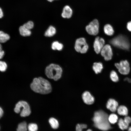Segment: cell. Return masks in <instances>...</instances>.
Returning <instances> with one entry per match:
<instances>
[{
    "mask_svg": "<svg viewBox=\"0 0 131 131\" xmlns=\"http://www.w3.org/2000/svg\"><path fill=\"white\" fill-rule=\"evenodd\" d=\"M21 108H22L20 114L21 116H27L30 114L31 111L30 107L26 102L24 101H19L16 105L14 111L16 113H19L20 111Z\"/></svg>",
    "mask_w": 131,
    "mask_h": 131,
    "instance_id": "5b68a950",
    "label": "cell"
},
{
    "mask_svg": "<svg viewBox=\"0 0 131 131\" xmlns=\"http://www.w3.org/2000/svg\"><path fill=\"white\" fill-rule=\"evenodd\" d=\"M3 16V12L1 8H0V18H2Z\"/></svg>",
    "mask_w": 131,
    "mask_h": 131,
    "instance_id": "d6a6232c",
    "label": "cell"
},
{
    "mask_svg": "<svg viewBox=\"0 0 131 131\" xmlns=\"http://www.w3.org/2000/svg\"><path fill=\"white\" fill-rule=\"evenodd\" d=\"M28 129L29 131H36L38 130V126L35 123H30L28 125Z\"/></svg>",
    "mask_w": 131,
    "mask_h": 131,
    "instance_id": "484cf974",
    "label": "cell"
},
{
    "mask_svg": "<svg viewBox=\"0 0 131 131\" xmlns=\"http://www.w3.org/2000/svg\"><path fill=\"white\" fill-rule=\"evenodd\" d=\"M4 51L1 49V45H0V58L1 59L3 57L4 55Z\"/></svg>",
    "mask_w": 131,
    "mask_h": 131,
    "instance_id": "4dcf8cb0",
    "label": "cell"
},
{
    "mask_svg": "<svg viewBox=\"0 0 131 131\" xmlns=\"http://www.w3.org/2000/svg\"><path fill=\"white\" fill-rule=\"evenodd\" d=\"M49 122L51 127L53 129H57L59 126V123L57 120L55 118L52 117L49 120Z\"/></svg>",
    "mask_w": 131,
    "mask_h": 131,
    "instance_id": "7402d4cb",
    "label": "cell"
},
{
    "mask_svg": "<svg viewBox=\"0 0 131 131\" xmlns=\"http://www.w3.org/2000/svg\"><path fill=\"white\" fill-rule=\"evenodd\" d=\"M124 120L126 123L128 124L131 122V118L129 116H126L124 119Z\"/></svg>",
    "mask_w": 131,
    "mask_h": 131,
    "instance_id": "f546056e",
    "label": "cell"
},
{
    "mask_svg": "<svg viewBox=\"0 0 131 131\" xmlns=\"http://www.w3.org/2000/svg\"><path fill=\"white\" fill-rule=\"evenodd\" d=\"M120 128L122 130L127 129L128 127L129 124L126 123L122 119L120 118L118 121V123Z\"/></svg>",
    "mask_w": 131,
    "mask_h": 131,
    "instance_id": "44dd1931",
    "label": "cell"
},
{
    "mask_svg": "<svg viewBox=\"0 0 131 131\" xmlns=\"http://www.w3.org/2000/svg\"><path fill=\"white\" fill-rule=\"evenodd\" d=\"M102 64L101 62H95L93 63L92 68L97 74L100 73L103 68Z\"/></svg>",
    "mask_w": 131,
    "mask_h": 131,
    "instance_id": "9a60e30c",
    "label": "cell"
},
{
    "mask_svg": "<svg viewBox=\"0 0 131 131\" xmlns=\"http://www.w3.org/2000/svg\"><path fill=\"white\" fill-rule=\"evenodd\" d=\"M118 114L123 116H127L128 113L127 108L124 106H121L118 107L117 109Z\"/></svg>",
    "mask_w": 131,
    "mask_h": 131,
    "instance_id": "e0dca14e",
    "label": "cell"
},
{
    "mask_svg": "<svg viewBox=\"0 0 131 131\" xmlns=\"http://www.w3.org/2000/svg\"><path fill=\"white\" fill-rule=\"evenodd\" d=\"M49 2H52L54 0H47Z\"/></svg>",
    "mask_w": 131,
    "mask_h": 131,
    "instance_id": "8d00e7d4",
    "label": "cell"
},
{
    "mask_svg": "<svg viewBox=\"0 0 131 131\" xmlns=\"http://www.w3.org/2000/svg\"><path fill=\"white\" fill-rule=\"evenodd\" d=\"M27 129L26 123L25 122H24L18 125L16 130L17 131H26Z\"/></svg>",
    "mask_w": 131,
    "mask_h": 131,
    "instance_id": "cb8c5ba5",
    "label": "cell"
},
{
    "mask_svg": "<svg viewBox=\"0 0 131 131\" xmlns=\"http://www.w3.org/2000/svg\"><path fill=\"white\" fill-rule=\"evenodd\" d=\"M87 131H91V130L90 129H88V130H87Z\"/></svg>",
    "mask_w": 131,
    "mask_h": 131,
    "instance_id": "74e56055",
    "label": "cell"
},
{
    "mask_svg": "<svg viewBox=\"0 0 131 131\" xmlns=\"http://www.w3.org/2000/svg\"><path fill=\"white\" fill-rule=\"evenodd\" d=\"M124 80L127 81L131 83V79L126 78L124 79Z\"/></svg>",
    "mask_w": 131,
    "mask_h": 131,
    "instance_id": "e575fe53",
    "label": "cell"
},
{
    "mask_svg": "<svg viewBox=\"0 0 131 131\" xmlns=\"http://www.w3.org/2000/svg\"><path fill=\"white\" fill-rule=\"evenodd\" d=\"M115 66L121 74L123 75L128 74L130 70L129 64L126 60H122L119 63H116Z\"/></svg>",
    "mask_w": 131,
    "mask_h": 131,
    "instance_id": "ba28073f",
    "label": "cell"
},
{
    "mask_svg": "<svg viewBox=\"0 0 131 131\" xmlns=\"http://www.w3.org/2000/svg\"><path fill=\"white\" fill-rule=\"evenodd\" d=\"M7 67V65L4 62L0 61V70L2 72L5 71Z\"/></svg>",
    "mask_w": 131,
    "mask_h": 131,
    "instance_id": "83f0119b",
    "label": "cell"
},
{
    "mask_svg": "<svg viewBox=\"0 0 131 131\" xmlns=\"http://www.w3.org/2000/svg\"><path fill=\"white\" fill-rule=\"evenodd\" d=\"M118 103L115 99L110 98L108 101L106 107L107 109L113 112H115L117 110L118 107Z\"/></svg>",
    "mask_w": 131,
    "mask_h": 131,
    "instance_id": "8fae6325",
    "label": "cell"
},
{
    "mask_svg": "<svg viewBox=\"0 0 131 131\" xmlns=\"http://www.w3.org/2000/svg\"><path fill=\"white\" fill-rule=\"evenodd\" d=\"M128 130L129 131H131V127H130L128 128Z\"/></svg>",
    "mask_w": 131,
    "mask_h": 131,
    "instance_id": "d590c367",
    "label": "cell"
},
{
    "mask_svg": "<svg viewBox=\"0 0 131 131\" xmlns=\"http://www.w3.org/2000/svg\"><path fill=\"white\" fill-rule=\"evenodd\" d=\"M99 25L98 20L94 19L91 21L85 27L87 32L89 34L95 35L99 32Z\"/></svg>",
    "mask_w": 131,
    "mask_h": 131,
    "instance_id": "52a82bcc",
    "label": "cell"
},
{
    "mask_svg": "<svg viewBox=\"0 0 131 131\" xmlns=\"http://www.w3.org/2000/svg\"><path fill=\"white\" fill-rule=\"evenodd\" d=\"M56 32L55 28L53 26L50 25L45 31L44 35L48 37H51L54 36L56 33Z\"/></svg>",
    "mask_w": 131,
    "mask_h": 131,
    "instance_id": "5bb4252c",
    "label": "cell"
},
{
    "mask_svg": "<svg viewBox=\"0 0 131 131\" xmlns=\"http://www.w3.org/2000/svg\"><path fill=\"white\" fill-rule=\"evenodd\" d=\"M118 117L115 114H110L108 117V120L110 123L114 124L117 121Z\"/></svg>",
    "mask_w": 131,
    "mask_h": 131,
    "instance_id": "603a6c76",
    "label": "cell"
},
{
    "mask_svg": "<svg viewBox=\"0 0 131 131\" xmlns=\"http://www.w3.org/2000/svg\"><path fill=\"white\" fill-rule=\"evenodd\" d=\"M23 26L27 29L30 30L33 28L34 24L32 21H29L25 24Z\"/></svg>",
    "mask_w": 131,
    "mask_h": 131,
    "instance_id": "4316f807",
    "label": "cell"
},
{
    "mask_svg": "<svg viewBox=\"0 0 131 131\" xmlns=\"http://www.w3.org/2000/svg\"><path fill=\"white\" fill-rule=\"evenodd\" d=\"M101 55L107 61L110 60L113 56L112 49L110 45L106 44L104 46L101 51Z\"/></svg>",
    "mask_w": 131,
    "mask_h": 131,
    "instance_id": "9c48e42d",
    "label": "cell"
},
{
    "mask_svg": "<svg viewBox=\"0 0 131 131\" xmlns=\"http://www.w3.org/2000/svg\"><path fill=\"white\" fill-rule=\"evenodd\" d=\"M105 41L104 39L99 37H97L94 40L93 47L95 51L97 54L99 53L104 46Z\"/></svg>",
    "mask_w": 131,
    "mask_h": 131,
    "instance_id": "30bf717a",
    "label": "cell"
},
{
    "mask_svg": "<svg viewBox=\"0 0 131 131\" xmlns=\"http://www.w3.org/2000/svg\"><path fill=\"white\" fill-rule=\"evenodd\" d=\"M73 10L68 5L65 6L63 8L61 14L62 17L65 18H70L72 16Z\"/></svg>",
    "mask_w": 131,
    "mask_h": 131,
    "instance_id": "4fadbf2b",
    "label": "cell"
},
{
    "mask_svg": "<svg viewBox=\"0 0 131 131\" xmlns=\"http://www.w3.org/2000/svg\"><path fill=\"white\" fill-rule=\"evenodd\" d=\"M127 28L129 31L131 32V21L128 22L127 23Z\"/></svg>",
    "mask_w": 131,
    "mask_h": 131,
    "instance_id": "1f68e13d",
    "label": "cell"
},
{
    "mask_svg": "<svg viewBox=\"0 0 131 131\" xmlns=\"http://www.w3.org/2000/svg\"><path fill=\"white\" fill-rule=\"evenodd\" d=\"M104 30L105 33L108 35H112L114 33L113 28L109 24L105 25Z\"/></svg>",
    "mask_w": 131,
    "mask_h": 131,
    "instance_id": "ac0fdd59",
    "label": "cell"
},
{
    "mask_svg": "<svg viewBox=\"0 0 131 131\" xmlns=\"http://www.w3.org/2000/svg\"><path fill=\"white\" fill-rule=\"evenodd\" d=\"M110 42L114 46L123 49L128 50L130 47V44L127 38L122 35L113 38Z\"/></svg>",
    "mask_w": 131,
    "mask_h": 131,
    "instance_id": "277c9868",
    "label": "cell"
},
{
    "mask_svg": "<svg viewBox=\"0 0 131 131\" xmlns=\"http://www.w3.org/2000/svg\"><path fill=\"white\" fill-rule=\"evenodd\" d=\"M63 48V44L57 41L53 42L51 45V48L54 50H57L60 51Z\"/></svg>",
    "mask_w": 131,
    "mask_h": 131,
    "instance_id": "d6986e66",
    "label": "cell"
},
{
    "mask_svg": "<svg viewBox=\"0 0 131 131\" xmlns=\"http://www.w3.org/2000/svg\"><path fill=\"white\" fill-rule=\"evenodd\" d=\"M62 73L61 67L55 64H50L45 69V73L47 77L55 81H57L61 78Z\"/></svg>",
    "mask_w": 131,
    "mask_h": 131,
    "instance_id": "3957f363",
    "label": "cell"
},
{
    "mask_svg": "<svg viewBox=\"0 0 131 131\" xmlns=\"http://www.w3.org/2000/svg\"><path fill=\"white\" fill-rule=\"evenodd\" d=\"M10 38V36L8 34L4 33L2 31L0 32V42L1 43H4Z\"/></svg>",
    "mask_w": 131,
    "mask_h": 131,
    "instance_id": "ffe728a7",
    "label": "cell"
},
{
    "mask_svg": "<svg viewBox=\"0 0 131 131\" xmlns=\"http://www.w3.org/2000/svg\"><path fill=\"white\" fill-rule=\"evenodd\" d=\"M110 76L111 80L114 82H117L119 80V78L116 72L114 71H111Z\"/></svg>",
    "mask_w": 131,
    "mask_h": 131,
    "instance_id": "d4e9b609",
    "label": "cell"
},
{
    "mask_svg": "<svg viewBox=\"0 0 131 131\" xmlns=\"http://www.w3.org/2000/svg\"><path fill=\"white\" fill-rule=\"evenodd\" d=\"M19 31L21 35L23 36H29L31 34V32L30 30L25 28L23 25L19 27Z\"/></svg>",
    "mask_w": 131,
    "mask_h": 131,
    "instance_id": "2e32d148",
    "label": "cell"
},
{
    "mask_svg": "<svg viewBox=\"0 0 131 131\" xmlns=\"http://www.w3.org/2000/svg\"><path fill=\"white\" fill-rule=\"evenodd\" d=\"M87 127V125L84 124H77L76 126V130L77 131H81L84 128Z\"/></svg>",
    "mask_w": 131,
    "mask_h": 131,
    "instance_id": "f1b7e54d",
    "label": "cell"
},
{
    "mask_svg": "<svg viewBox=\"0 0 131 131\" xmlns=\"http://www.w3.org/2000/svg\"><path fill=\"white\" fill-rule=\"evenodd\" d=\"M30 87L35 92L43 94L49 93L52 89L49 82L41 77L34 78L31 84Z\"/></svg>",
    "mask_w": 131,
    "mask_h": 131,
    "instance_id": "7a4b0ae2",
    "label": "cell"
},
{
    "mask_svg": "<svg viewBox=\"0 0 131 131\" xmlns=\"http://www.w3.org/2000/svg\"><path fill=\"white\" fill-rule=\"evenodd\" d=\"M107 114L102 110L96 112L92 120L95 127L103 131H107L111 127L108 120Z\"/></svg>",
    "mask_w": 131,
    "mask_h": 131,
    "instance_id": "6da1fadb",
    "label": "cell"
},
{
    "mask_svg": "<svg viewBox=\"0 0 131 131\" xmlns=\"http://www.w3.org/2000/svg\"><path fill=\"white\" fill-rule=\"evenodd\" d=\"M82 97L84 102L87 104H91L94 101V97L88 91H85L83 93Z\"/></svg>",
    "mask_w": 131,
    "mask_h": 131,
    "instance_id": "7c38bea8",
    "label": "cell"
},
{
    "mask_svg": "<svg viewBox=\"0 0 131 131\" xmlns=\"http://www.w3.org/2000/svg\"><path fill=\"white\" fill-rule=\"evenodd\" d=\"M3 114V111L2 108H0V117L1 118Z\"/></svg>",
    "mask_w": 131,
    "mask_h": 131,
    "instance_id": "836d02e7",
    "label": "cell"
},
{
    "mask_svg": "<svg viewBox=\"0 0 131 131\" xmlns=\"http://www.w3.org/2000/svg\"><path fill=\"white\" fill-rule=\"evenodd\" d=\"M88 48V45L85 38L81 37L76 40L74 49L77 52L81 53H85L87 51Z\"/></svg>",
    "mask_w": 131,
    "mask_h": 131,
    "instance_id": "8992f818",
    "label": "cell"
}]
</instances>
